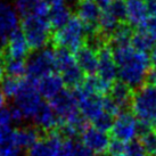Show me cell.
I'll return each instance as SVG.
<instances>
[{
    "label": "cell",
    "mask_w": 156,
    "mask_h": 156,
    "mask_svg": "<svg viewBox=\"0 0 156 156\" xmlns=\"http://www.w3.org/2000/svg\"><path fill=\"white\" fill-rule=\"evenodd\" d=\"M10 112H12V117H13V122H16V123H20L22 122L25 117L23 115V113L20 111V108H17L15 105L13 107H10Z\"/></svg>",
    "instance_id": "39"
},
{
    "label": "cell",
    "mask_w": 156,
    "mask_h": 156,
    "mask_svg": "<svg viewBox=\"0 0 156 156\" xmlns=\"http://www.w3.org/2000/svg\"><path fill=\"white\" fill-rule=\"evenodd\" d=\"M114 116H112L111 114H108L107 112H104L100 115L98 119H96L95 121L92 122V126L98 128L99 130H103L105 132H108L112 129L113 122H114Z\"/></svg>",
    "instance_id": "31"
},
{
    "label": "cell",
    "mask_w": 156,
    "mask_h": 156,
    "mask_svg": "<svg viewBox=\"0 0 156 156\" xmlns=\"http://www.w3.org/2000/svg\"><path fill=\"white\" fill-rule=\"evenodd\" d=\"M140 143L143 144L147 156H156V131L153 129L140 134Z\"/></svg>",
    "instance_id": "28"
},
{
    "label": "cell",
    "mask_w": 156,
    "mask_h": 156,
    "mask_svg": "<svg viewBox=\"0 0 156 156\" xmlns=\"http://www.w3.org/2000/svg\"><path fill=\"white\" fill-rule=\"evenodd\" d=\"M71 156H96V154L91 152L90 149H88L87 147H84L82 144L76 143L73 153H72Z\"/></svg>",
    "instance_id": "38"
},
{
    "label": "cell",
    "mask_w": 156,
    "mask_h": 156,
    "mask_svg": "<svg viewBox=\"0 0 156 156\" xmlns=\"http://www.w3.org/2000/svg\"><path fill=\"white\" fill-rule=\"evenodd\" d=\"M31 50L29 42L21 29L13 32L6 42L5 55L6 58H21L24 59Z\"/></svg>",
    "instance_id": "17"
},
{
    "label": "cell",
    "mask_w": 156,
    "mask_h": 156,
    "mask_svg": "<svg viewBox=\"0 0 156 156\" xmlns=\"http://www.w3.org/2000/svg\"><path fill=\"white\" fill-rule=\"evenodd\" d=\"M37 87L42 98L51 100L59 95L65 88V82L58 72H52L37 81Z\"/></svg>",
    "instance_id": "15"
},
{
    "label": "cell",
    "mask_w": 156,
    "mask_h": 156,
    "mask_svg": "<svg viewBox=\"0 0 156 156\" xmlns=\"http://www.w3.org/2000/svg\"><path fill=\"white\" fill-rule=\"evenodd\" d=\"M0 156H21V148L9 144L0 147Z\"/></svg>",
    "instance_id": "36"
},
{
    "label": "cell",
    "mask_w": 156,
    "mask_h": 156,
    "mask_svg": "<svg viewBox=\"0 0 156 156\" xmlns=\"http://www.w3.org/2000/svg\"><path fill=\"white\" fill-rule=\"evenodd\" d=\"M131 46L139 51L148 52L152 51L155 46V41L151 34L144 27H139L137 31H134L131 37Z\"/></svg>",
    "instance_id": "23"
},
{
    "label": "cell",
    "mask_w": 156,
    "mask_h": 156,
    "mask_svg": "<svg viewBox=\"0 0 156 156\" xmlns=\"http://www.w3.org/2000/svg\"><path fill=\"white\" fill-rule=\"evenodd\" d=\"M40 130L33 126H22L14 130L13 145L17 146L18 148L29 149L33 146L37 141L40 140Z\"/></svg>",
    "instance_id": "21"
},
{
    "label": "cell",
    "mask_w": 156,
    "mask_h": 156,
    "mask_svg": "<svg viewBox=\"0 0 156 156\" xmlns=\"http://www.w3.org/2000/svg\"><path fill=\"white\" fill-rule=\"evenodd\" d=\"M37 0H17L16 1V9L22 16H26L31 14L32 8Z\"/></svg>",
    "instance_id": "35"
},
{
    "label": "cell",
    "mask_w": 156,
    "mask_h": 156,
    "mask_svg": "<svg viewBox=\"0 0 156 156\" xmlns=\"http://www.w3.org/2000/svg\"><path fill=\"white\" fill-rule=\"evenodd\" d=\"M87 37V29L82 21L78 16H72L63 27L55 31L51 39L58 48H65L75 52L84 44Z\"/></svg>",
    "instance_id": "4"
},
{
    "label": "cell",
    "mask_w": 156,
    "mask_h": 156,
    "mask_svg": "<svg viewBox=\"0 0 156 156\" xmlns=\"http://www.w3.org/2000/svg\"><path fill=\"white\" fill-rule=\"evenodd\" d=\"M72 17V13L69 10L66 2L57 5H50V12L48 15V21L51 25V29L58 30L65 25Z\"/></svg>",
    "instance_id": "22"
},
{
    "label": "cell",
    "mask_w": 156,
    "mask_h": 156,
    "mask_svg": "<svg viewBox=\"0 0 156 156\" xmlns=\"http://www.w3.org/2000/svg\"><path fill=\"white\" fill-rule=\"evenodd\" d=\"M56 72L61 74L65 86L71 89L80 87L84 80V73L79 67L75 55L65 48H58L56 50Z\"/></svg>",
    "instance_id": "6"
},
{
    "label": "cell",
    "mask_w": 156,
    "mask_h": 156,
    "mask_svg": "<svg viewBox=\"0 0 156 156\" xmlns=\"http://www.w3.org/2000/svg\"><path fill=\"white\" fill-rule=\"evenodd\" d=\"M126 9V22L129 25L143 27L149 15L147 0H124Z\"/></svg>",
    "instance_id": "16"
},
{
    "label": "cell",
    "mask_w": 156,
    "mask_h": 156,
    "mask_svg": "<svg viewBox=\"0 0 156 156\" xmlns=\"http://www.w3.org/2000/svg\"><path fill=\"white\" fill-rule=\"evenodd\" d=\"M13 123V117H12V112L10 108L0 109V126H12Z\"/></svg>",
    "instance_id": "37"
},
{
    "label": "cell",
    "mask_w": 156,
    "mask_h": 156,
    "mask_svg": "<svg viewBox=\"0 0 156 156\" xmlns=\"http://www.w3.org/2000/svg\"><path fill=\"white\" fill-rule=\"evenodd\" d=\"M26 156H52V148L47 138L40 139L33 146H31L27 149Z\"/></svg>",
    "instance_id": "29"
},
{
    "label": "cell",
    "mask_w": 156,
    "mask_h": 156,
    "mask_svg": "<svg viewBox=\"0 0 156 156\" xmlns=\"http://www.w3.org/2000/svg\"><path fill=\"white\" fill-rule=\"evenodd\" d=\"M27 78L35 82L49 73L56 72V50L52 48H42L29 57L26 61Z\"/></svg>",
    "instance_id": "7"
},
{
    "label": "cell",
    "mask_w": 156,
    "mask_h": 156,
    "mask_svg": "<svg viewBox=\"0 0 156 156\" xmlns=\"http://www.w3.org/2000/svg\"><path fill=\"white\" fill-rule=\"evenodd\" d=\"M126 144L128 143H123L121 140L114 139L109 144L107 154L109 156H124L126 149Z\"/></svg>",
    "instance_id": "33"
},
{
    "label": "cell",
    "mask_w": 156,
    "mask_h": 156,
    "mask_svg": "<svg viewBox=\"0 0 156 156\" xmlns=\"http://www.w3.org/2000/svg\"><path fill=\"white\" fill-rule=\"evenodd\" d=\"M75 59L79 67L87 75H94L97 73L98 69V51L88 44H83L82 47L75 51Z\"/></svg>",
    "instance_id": "19"
},
{
    "label": "cell",
    "mask_w": 156,
    "mask_h": 156,
    "mask_svg": "<svg viewBox=\"0 0 156 156\" xmlns=\"http://www.w3.org/2000/svg\"><path fill=\"white\" fill-rule=\"evenodd\" d=\"M112 50L120 81L124 82L132 90L143 87L151 69V57L147 52L134 49L131 44L112 47Z\"/></svg>",
    "instance_id": "1"
},
{
    "label": "cell",
    "mask_w": 156,
    "mask_h": 156,
    "mask_svg": "<svg viewBox=\"0 0 156 156\" xmlns=\"http://www.w3.org/2000/svg\"><path fill=\"white\" fill-rule=\"evenodd\" d=\"M103 8L96 0H78L76 16L87 29L88 35L96 34L99 32V21Z\"/></svg>",
    "instance_id": "11"
},
{
    "label": "cell",
    "mask_w": 156,
    "mask_h": 156,
    "mask_svg": "<svg viewBox=\"0 0 156 156\" xmlns=\"http://www.w3.org/2000/svg\"><path fill=\"white\" fill-rule=\"evenodd\" d=\"M124 156H147L140 140H132L126 144V149Z\"/></svg>",
    "instance_id": "32"
},
{
    "label": "cell",
    "mask_w": 156,
    "mask_h": 156,
    "mask_svg": "<svg viewBox=\"0 0 156 156\" xmlns=\"http://www.w3.org/2000/svg\"><path fill=\"white\" fill-rule=\"evenodd\" d=\"M21 30L25 35L31 50H40L46 48L51 39V25L47 17H40L35 15L23 16L21 22Z\"/></svg>",
    "instance_id": "3"
},
{
    "label": "cell",
    "mask_w": 156,
    "mask_h": 156,
    "mask_svg": "<svg viewBox=\"0 0 156 156\" xmlns=\"http://www.w3.org/2000/svg\"><path fill=\"white\" fill-rule=\"evenodd\" d=\"M18 12L12 5L0 2V46L6 44L10 34L20 27Z\"/></svg>",
    "instance_id": "14"
},
{
    "label": "cell",
    "mask_w": 156,
    "mask_h": 156,
    "mask_svg": "<svg viewBox=\"0 0 156 156\" xmlns=\"http://www.w3.org/2000/svg\"><path fill=\"white\" fill-rule=\"evenodd\" d=\"M131 108L141 124L153 126L156 121V86L148 83L134 90Z\"/></svg>",
    "instance_id": "2"
},
{
    "label": "cell",
    "mask_w": 156,
    "mask_h": 156,
    "mask_svg": "<svg viewBox=\"0 0 156 156\" xmlns=\"http://www.w3.org/2000/svg\"><path fill=\"white\" fill-rule=\"evenodd\" d=\"M15 106L20 108L25 119H33L35 113L40 108L42 101V96L40 95L37 82L30 78L22 79L21 87L17 95L14 98Z\"/></svg>",
    "instance_id": "5"
},
{
    "label": "cell",
    "mask_w": 156,
    "mask_h": 156,
    "mask_svg": "<svg viewBox=\"0 0 156 156\" xmlns=\"http://www.w3.org/2000/svg\"><path fill=\"white\" fill-rule=\"evenodd\" d=\"M33 121L39 130L46 131V132H52L57 128H59V120L57 117L56 113L52 109L51 105L44 101L41 104L38 112L35 113Z\"/></svg>",
    "instance_id": "18"
},
{
    "label": "cell",
    "mask_w": 156,
    "mask_h": 156,
    "mask_svg": "<svg viewBox=\"0 0 156 156\" xmlns=\"http://www.w3.org/2000/svg\"><path fill=\"white\" fill-rule=\"evenodd\" d=\"M80 137L81 144L92 153H95L96 155H104L108 151V146L111 144L108 134L96 126H88L80 134Z\"/></svg>",
    "instance_id": "12"
},
{
    "label": "cell",
    "mask_w": 156,
    "mask_h": 156,
    "mask_svg": "<svg viewBox=\"0 0 156 156\" xmlns=\"http://www.w3.org/2000/svg\"><path fill=\"white\" fill-rule=\"evenodd\" d=\"M21 81L22 79L12 78V76H6L2 79L0 87L2 89V92L5 94L6 98H13V99L15 98L21 87Z\"/></svg>",
    "instance_id": "27"
},
{
    "label": "cell",
    "mask_w": 156,
    "mask_h": 156,
    "mask_svg": "<svg viewBox=\"0 0 156 156\" xmlns=\"http://www.w3.org/2000/svg\"><path fill=\"white\" fill-rule=\"evenodd\" d=\"M49 104L51 105L52 109L55 111L57 117L59 120V126L63 123H65L81 114L79 111L78 99H76L74 91L64 89L59 95H57L55 98L49 100Z\"/></svg>",
    "instance_id": "10"
},
{
    "label": "cell",
    "mask_w": 156,
    "mask_h": 156,
    "mask_svg": "<svg viewBox=\"0 0 156 156\" xmlns=\"http://www.w3.org/2000/svg\"><path fill=\"white\" fill-rule=\"evenodd\" d=\"M113 138L123 143H130L140 133V123L133 113L122 112L115 116L111 129Z\"/></svg>",
    "instance_id": "9"
},
{
    "label": "cell",
    "mask_w": 156,
    "mask_h": 156,
    "mask_svg": "<svg viewBox=\"0 0 156 156\" xmlns=\"http://www.w3.org/2000/svg\"><path fill=\"white\" fill-rule=\"evenodd\" d=\"M5 71L7 76L24 79V76L27 74V65L26 62L21 58H6Z\"/></svg>",
    "instance_id": "26"
},
{
    "label": "cell",
    "mask_w": 156,
    "mask_h": 156,
    "mask_svg": "<svg viewBox=\"0 0 156 156\" xmlns=\"http://www.w3.org/2000/svg\"><path fill=\"white\" fill-rule=\"evenodd\" d=\"M5 103H6V96L2 92V89L0 87V109L5 107Z\"/></svg>",
    "instance_id": "42"
},
{
    "label": "cell",
    "mask_w": 156,
    "mask_h": 156,
    "mask_svg": "<svg viewBox=\"0 0 156 156\" xmlns=\"http://www.w3.org/2000/svg\"><path fill=\"white\" fill-rule=\"evenodd\" d=\"M132 96L133 92L129 86L122 81H115L111 87L108 97L120 107L122 112H124L126 108L131 107Z\"/></svg>",
    "instance_id": "20"
},
{
    "label": "cell",
    "mask_w": 156,
    "mask_h": 156,
    "mask_svg": "<svg viewBox=\"0 0 156 156\" xmlns=\"http://www.w3.org/2000/svg\"><path fill=\"white\" fill-rule=\"evenodd\" d=\"M81 87L83 89H86L89 92H92V94H97V95L104 96L106 94H108L109 90H111V87L112 84L108 82H106L105 80L98 76V75H88L87 79L83 80Z\"/></svg>",
    "instance_id": "24"
},
{
    "label": "cell",
    "mask_w": 156,
    "mask_h": 156,
    "mask_svg": "<svg viewBox=\"0 0 156 156\" xmlns=\"http://www.w3.org/2000/svg\"><path fill=\"white\" fill-rule=\"evenodd\" d=\"M148 5H149V15L143 27L151 34V37L156 42V4L148 2Z\"/></svg>",
    "instance_id": "30"
},
{
    "label": "cell",
    "mask_w": 156,
    "mask_h": 156,
    "mask_svg": "<svg viewBox=\"0 0 156 156\" xmlns=\"http://www.w3.org/2000/svg\"><path fill=\"white\" fill-rule=\"evenodd\" d=\"M14 130L12 126H0V147L13 143Z\"/></svg>",
    "instance_id": "34"
},
{
    "label": "cell",
    "mask_w": 156,
    "mask_h": 156,
    "mask_svg": "<svg viewBox=\"0 0 156 156\" xmlns=\"http://www.w3.org/2000/svg\"><path fill=\"white\" fill-rule=\"evenodd\" d=\"M151 69L156 72V48H154L151 54Z\"/></svg>",
    "instance_id": "41"
},
{
    "label": "cell",
    "mask_w": 156,
    "mask_h": 156,
    "mask_svg": "<svg viewBox=\"0 0 156 156\" xmlns=\"http://www.w3.org/2000/svg\"><path fill=\"white\" fill-rule=\"evenodd\" d=\"M5 63H6V55H5V52L0 48V82L2 81V79L5 78V74H6Z\"/></svg>",
    "instance_id": "40"
},
{
    "label": "cell",
    "mask_w": 156,
    "mask_h": 156,
    "mask_svg": "<svg viewBox=\"0 0 156 156\" xmlns=\"http://www.w3.org/2000/svg\"><path fill=\"white\" fill-rule=\"evenodd\" d=\"M97 75L105 80L106 82L113 83L116 81L117 75V65L114 55H113L112 47L109 44H104L98 49V69Z\"/></svg>",
    "instance_id": "13"
},
{
    "label": "cell",
    "mask_w": 156,
    "mask_h": 156,
    "mask_svg": "<svg viewBox=\"0 0 156 156\" xmlns=\"http://www.w3.org/2000/svg\"><path fill=\"white\" fill-rule=\"evenodd\" d=\"M79 105V111L87 121L94 122L105 112L104 97L89 92L81 86L74 89Z\"/></svg>",
    "instance_id": "8"
},
{
    "label": "cell",
    "mask_w": 156,
    "mask_h": 156,
    "mask_svg": "<svg viewBox=\"0 0 156 156\" xmlns=\"http://www.w3.org/2000/svg\"><path fill=\"white\" fill-rule=\"evenodd\" d=\"M132 33H133V31L130 27V25H128L126 23H121L112 33V35L109 37V46L116 47V46L131 44Z\"/></svg>",
    "instance_id": "25"
},
{
    "label": "cell",
    "mask_w": 156,
    "mask_h": 156,
    "mask_svg": "<svg viewBox=\"0 0 156 156\" xmlns=\"http://www.w3.org/2000/svg\"><path fill=\"white\" fill-rule=\"evenodd\" d=\"M153 129H154V130L156 131V121L154 122V124H153Z\"/></svg>",
    "instance_id": "44"
},
{
    "label": "cell",
    "mask_w": 156,
    "mask_h": 156,
    "mask_svg": "<svg viewBox=\"0 0 156 156\" xmlns=\"http://www.w3.org/2000/svg\"><path fill=\"white\" fill-rule=\"evenodd\" d=\"M148 2H151V4H156V0H147Z\"/></svg>",
    "instance_id": "43"
}]
</instances>
